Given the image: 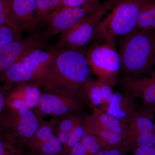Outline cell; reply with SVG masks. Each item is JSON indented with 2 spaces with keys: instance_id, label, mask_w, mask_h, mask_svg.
I'll use <instances>...</instances> for the list:
<instances>
[{
  "instance_id": "cell-17",
  "label": "cell",
  "mask_w": 155,
  "mask_h": 155,
  "mask_svg": "<svg viewBox=\"0 0 155 155\" xmlns=\"http://www.w3.org/2000/svg\"><path fill=\"white\" fill-rule=\"evenodd\" d=\"M134 100L122 92H114L104 111L127 124L137 112Z\"/></svg>"
},
{
  "instance_id": "cell-15",
  "label": "cell",
  "mask_w": 155,
  "mask_h": 155,
  "mask_svg": "<svg viewBox=\"0 0 155 155\" xmlns=\"http://www.w3.org/2000/svg\"><path fill=\"white\" fill-rule=\"evenodd\" d=\"M41 88L34 82L15 85L7 95L6 107L13 109H35L42 94Z\"/></svg>"
},
{
  "instance_id": "cell-23",
  "label": "cell",
  "mask_w": 155,
  "mask_h": 155,
  "mask_svg": "<svg viewBox=\"0 0 155 155\" xmlns=\"http://www.w3.org/2000/svg\"><path fill=\"white\" fill-rule=\"evenodd\" d=\"M36 14L43 23L51 12L62 7L61 0H35Z\"/></svg>"
},
{
  "instance_id": "cell-32",
  "label": "cell",
  "mask_w": 155,
  "mask_h": 155,
  "mask_svg": "<svg viewBox=\"0 0 155 155\" xmlns=\"http://www.w3.org/2000/svg\"><path fill=\"white\" fill-rule=\"evenodd\" d=\"M130 155H155V146L137 148Z\"/></svg>"
},
{
  "instance_id": "cell-24",
  "label": "cell",
  "mask_w": 155,
  "mask_h": 155,
  "mask_svg": "<svg viewBox=\"0 0 155 155\" xmlns=\"http://www.w3.org/2000/svg\"><path fill=\"white\" fill-rule=\"evenodd\" d=\"M80 143L92 155H96L104 148L102 142L98 137L87 132L81 139Z\"/></svg>"
},
{
  "instance_id": "cell-11",
  "label": "cell",
  "mask_w": 155,
  "mask_h": 155,
  "mask_svg": "<svg viewBox=\"0 0 155 155\" xmlns=\"http://www.w3.org/2000/svg\"><path fill=\"white\" fill-rule=\"evenodd\" d=\"M101 3H91L78 7H61L51 12L45 19V32L50 38L68 30L96 11Z\"/></svg>"
},
{
  "instance_id": "cell-33",
  "label": "cell",
  "mask_w": 155,
  "mask_h": 155,
  "mask_svg": "<svg viewBox=\"0 0 155 155\" xmlns=\"http://www.w3.org/2000/svg\"><path fill=\"white\" fill-rule=\"evenodd\" d=\"M69 155H92L83 146L80 142L77 143L70 151Z\"/></svg>"
},
{
  "instance_id": "cell-9",
  "label": "cell",
  "mask_w": 155,
  "mask_h": 155,
  "mask_svg": "<svg viewBox=\"0 0 155 155\" xmlns=\"http://www.w3.org/2000/svg\"><path fill=\"white\" fill-rule=\"evenodd\" d=\"M84 105L78 96L44 91L33 111L41 119L47 116L58 118L79 113L83 110Z\"/></svg>"
},
{
  "instance_id": "cell-35",
  "label": "cell",
  "mask_w": 155,
  "mask_h": 155,
  "mask_svg": "<svg viewBox=\"0 0 155 155\" xmlns=\"http://www.w3.org/2000/svg\"><path fill=\"white\" fill-rule=\"evenodd\" d=\"M15 155H32V154L28 150L24 149L23 148L19 150Z\"/></svg>"
},
{
  "instance_id": "cell-20",
  "label": "cell",
  "mask_w": 155,
  "mask_h": 155,
  "mask_svg": "<svg viewBox=\"0 0 155 155\" xmlns=\"http://www.w3.org/2000/svg\"><path fill=\"white\" fill-rule=\"evenodd\" d=\"M62 149L61 142L54 134L29 152L32 155H60Z\"/></svg>"
},
{
  "instance_id": "cell-8",
  "label": "cell",
  "mask_w": 155,
  "mask_h": 155,
  "mask_svg": "<svg viewBox=\"0 0 155 155\" xmlns=\"http://www.w3.org/2000/svg\"><path fill=\"white\" fill-rule=\"evenodd\" d=\"M83 125L86 132L100 139L105 148L121 145L127 130V124L97 108L83 116Z\"/></svg>"
},
{
  "instance_id": "cell-1",
  "label": "cell",
  "mask_w": 155,
  "mask_h": 155,
  "mask_svg": "<svg viewBox=\"0 0 155 155\" xmlns=\"http://www.w3.org/2000/svg\"><path fill=\"white\" fill-rule=\"evenodd\" d=\"M55 50L33 82L44 91L78 96L84 84L91 79L86 54L80 49Z\"/></svg>"
},
{
  "instance_id": "cell-7",
  "label": "cell",
  "mask_w": 155,
  "mask_h": 155,
  "mask_svg": "<svg viewBox=\"0 0 155 155\" xmlns=\"http://www.w3.org/2000/svg\"><path fill=\"white\" fill-rule=\"evenodd\" d=\"M55 49L35 50L9 67L0 75V81L13 85L33 82L52 58Z\"/></svg>"
},
{
  "instance_id": "cell-4",
  "label": "cell",
  "mask_w": 155,
  "mask_h": 155,
  "mask_svg": "<svg viewBox=\"0 0 155 155\" xmlns=\"http://www.w3.org/2000/svg\"><path fill=\"white\" fill-rule=\"evenodd\" d=\"M0 116V133L6 140L19 147L32 137L41 124L43 119L33 110L5 107Z\"/></svg>"
},
{
  "instance_id": "cell-13",
  "label": "cell",
  "mask_w": 155,
  "mask_h": 155,
  "mask_svg": "<svg viewBox=\"0 0 155 155\" xmlns=\"http://www.w3.org/2000/svg\"><path fill=\"white\" fill-rule=\"evenodd\" d=\"M122 92L134 99H140L143 105L155 103V71L137 75H123L118 83Z\"/></svg>"
},
{
  "instance_id": "cell-14",
  "label": "cell",
  "mask_w": 155,
  "mask_h": 155,
  "mask_svg": "<svg viewBox=\"0 0 155 155\" xmlns=\"http://www.w3.org/2000/svg\"><path fill=\"white\" fill-rule=\"evenodd\" d=\"M113 87L101 81L91 79L81 89L78 96L92 110L97 108L104 111L114 94Z\"/></svg>"
},
{
  "instance_id": "cell-5",
  "label": "cell",
  "mask_w": 155,
  "mask_h": 155,
  "mask_svg": "<svg viewBox=\"0 0 155 155\" xmlns=\"http://www.w3.org/2000/svg\"><path fill=\"white\" fill-rule=\"evenodd\" d=\"M92 74L97 80L114 87L118 83L121 60L116 46V39L110 38L92 45L86 53Z\"/></svg>"
},
{
  "instance_id": "cell-30",
  "label": "cell",
  "mask_w": 155,
  "mask_h": 155,
  "mask_svg": "<svg viewBox=\"0 0 155 155\" xmlns=\"http://www.w3.org/2000/svg\"><path fill=\"white\" fill-rule=\"evenodd\" d=\"M127 153L122 146L103 149L96 155H126Z\"/></svg>"
},
{
  "instance_id": "cell-21",
  "label": "cell",
  "mask_w": 155,
  "mask_h": 155,
  "mask_svg": "<svg viewBox=\"0 0 155 155\" xmlns=\"http://www.w3.org/2000/svg\"><path fill=\"white\" fill-rule=\"evenodd\" d=\"M78 113L69 114L58 118L56 127L57 129L62 131L70 132L72 130L83 124V116Z\"/></svg>"
},
{
  "instance_id": "cell-29",
  "label": "cell",
  "mask_w": 155,
  "mask_h": 155,
  "mask_svg": "<svg viewBox=\"0 0 155 155\" xmlns=\"http://www.w3.org/2000/svg\"><path fill=\"white\" fill-rule=\"evenodd\" d=\"M101 2L100 0H61L62 7H81L91 3Z\"/></svg>"
},
{
  "instance_id": "cell-28",
  "label": "cell",
  "mask_w": 155,
  "mask_h": 155,
  "mask_svg": "<svg viewBox=\"0 0 155 155\" xmlns=\"http://www.w3.org/2000/svg\"><path fill=\"white\" fill-rule=\"evenodd\" d=\"M13 87L14 85L8 83H4L0 85V114L5 108L6 96Z\"/></svg>"
},
{
  "instance_id": "cell-34",
  "label": "cell",
  "mask_w": 155,
  "mask_h": 155,
  "mask_svg": "<svg viewBox=\"0 0 155 155\" xmlns=\"http://www.w3.org/2000/svg\"><path fill=\"white\" fill-rule=\"evenodd\" d=\"M57 136L61 142L62 147L69 140L70 132L62 130H57Z\"/></svg>"
},
{
  "instance_id": "cell-10",
  "label": "cell",
  "mask_w": 155,
  "mask_h": 155,
  "mask_svg": "<svg viewBox=\"0 0 155 155\" xmlns=\"http://www.w3.org/2000/svg\"><path fill=\"white\" fill-rule=\"evenodd\" d=\"M50 38L45 31L38 32L0 48V75L29 53L44 49Z\"/></svg>"
},
{
  "instance_id": "cell-6",
  "label": "cell",
  "mask_w": 155,
  "mask_h": 155,
  "mask_svg": "<svg viewBox=\"0 0 155 155\" xmlns=\"http://www.w3.org/2000/svg\"><path fill=\"white\" fill-rule=\"evenodd\" d=\"M117 0L101 3L92 14L78 21L71 28L61 33L55 49H80L91 41L96 27L116 4Z\"/></svg>"
},
{
  "instance_id": "cell-22",
  "label": "cell",
  "mask_w": 155,
  "mask_h": 155,
  "mask_svg": "<svg viewBox=\"0 0 155 155\" xmlns=\"http://www.w3.org/2000/svg\"><path fill=\"white\" fill-rule=\"evenodd\" d=\"M0 25H6L20 32L12 14L10 0H0Z\"/></svg>"
},
{
  "instance_id": "cell-2",
  "label": "cell",
  "mask_w": 155,
  "mask_h": 155,
  "mask_svg": "<svg viewBox=\"0 0 155 155\" xmlns=\"http://www.w3.org/2000/svg\"><path fill=\"white\" fill-rule=\"evenodd\" d=\"M119 46L123 75H137L155 65V30L136 29L122 36Z\"/></svg>"
},
{
  "instance_id": "cell-12",
  "label": "cell",
  "mask_w": 155,
  "mask_h": 155,
  "mask_svg": "<svg viewBox=\"0 0 155 155\" xmlns=\"http://www.w3.org/2000/svg\"><path fill=\"white\" fill-rule=\"evenodd\" d=\"M121 146L127 153L140 147L155 146V123L137 111L127 124V130Z\"/></svg>"
},
{
  "instance_id": "cell-26",
  "label": "cell",
  "mask_w": 155,
  "mask_h": 155,
  "mask_svg": "<svg viewBox=\"0 0 155 155\" xmlns=\"http://www.w3.org/2000/svg\"><path fill=\"white\" fill-rule=\"evenodd\" d=\"M21 38L19 31L6 25H0V48Z\"/></svg>"
},
{
  "instance_id": "cell-27",
  "label": "cell",
  "mask_w": 155,
  "mask_h": 155,
  "mask_svg": "<svg viewBox=\"0 0 155 155\" xmlns=\"http://www.w3.org/2000/svg\"><path fill=\"white\" fill-rule=\"evenodd\" d=\"M22 148L6 141L0 133V155H15Z\"/></svg>"
},
{
  "instance_id": "cell-18",
  "label": "cell",
  "mask_w": 155,
  "mask_h": 155,
  "mask_svg": "<svg viewBox=\"0 0 155 155\" xmlns=\"http://www.w3.org/2000/svg\"><path fill=\"white\" fill-rule=\"evenodd\" d=\"M57 122L58 118L56 117H53L49 121L43 120L38 130L25 143V147L28 150H31L42 142L50 138L54 134V130Z\"/></svg>"
},
{
  "instance_id": "cell-3",
  "label": "cell",
  "mask_w": 155,
  "mask_h": 155,
  "mask_svg": "<svg viewBox=\"0 0 155 155\" xmlns=\"http://www.w3.org/2000/svg\"><path fill=\"white\" fill-rule=\"evenodd\" d=\"M148 0H117L97 25L91 42L100 43L124 36L137 29L140 12Z\"/></svg>"
},
{
  "instance_id": "cell-31",
  "label": "cell",
  "mask_w": 155,
  "mask_h": 155,
  "mask_svg": "<svg viewBox=\"0 0 155 155\" xmlns=\"http://www.w3.org/2000/svg\"><path fill=\"white\" fill-rule=\"evenodd\" d=\"M139 112L149 118L155 123V103L143 105L142 109Z\"/></svg>"
},
{
  "instance_id": "cell-19",
  "label": "cell",
  "mask_w": 155,
  "mask_h": 155,
  "mask_svg": "<svg viewBox=\"0 0 155 155\" xmlns=\"http://www.w3.org/2000/svg\"><path fill=\"white\" fill-rule=\"evenodd\" d=\"M137 29L141 31L155 30V0H148L140 12Z\"/></svg>"
},
{
  "instance_id": "cell-16",
  "label": "cell",
  "mask_w": 155,
  "mask_h": 155,
  "mask_svg": "<svg viewBox=\"0 0 155 155\" xmlns=\"http://www.w3.org/2000/svg\"><path fill=\"white\" fill-rule=\"evenodd\" d=\"M11 11L20 32L29 35L38 32L42 22L36 14L35 0H10Z\"/></svg>"
},
{
  "instance_id": "cell-25",
  "label": "cell",
  "mask_w": 155,
  "mask_h": 155,
  "mask_svg": "<svg viewBox=\"0 0 155 155\" xmlns=\"http://www.w3.org/2000/svg\"><path fill=\"white\" fill-rule=\"evenodd\" d=\"M86 133L83 124L75 127L70 132L69 140L66 144L62 147L60 155H69L70 151L75 145L80 142Z\"/></svg>"
}]
</instances>
